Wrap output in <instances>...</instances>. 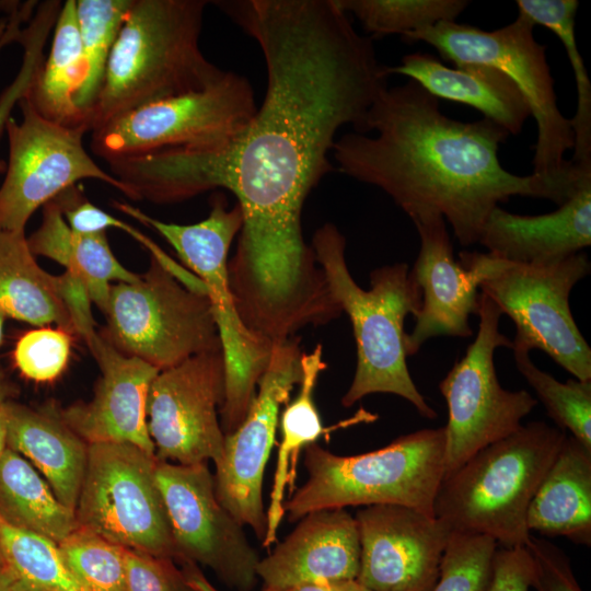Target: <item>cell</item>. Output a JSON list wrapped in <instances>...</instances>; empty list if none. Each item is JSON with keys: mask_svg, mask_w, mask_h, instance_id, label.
<instances>
[{"mask_svg": "<svg viewBox=\"0 0 591 591\" xmlns=\"http://www.w3.org/2000/svg\"><path fill=\"white\" fill-rule=\"evenodd\" d=\"M258 44L266 67L260 107L229 142L172 148L107 161L132 200L178 202L229 190L242 213L229 278L252 329L296 332L336 304L302 232L309 193L333 170L338 130L357 131L387 88V66L336 0L217 3Z\"/></svg>", "mask_w": 591, "mask_h": 591, "instance_id": "cell-1", "label": "cell"}, {"mask_svg": "<svg viewBox=\"0 0 591 591\" xmlns=\"http://www.w3.org/2000/svg\"><path fill=\"white\" fill-rule=\"evenodd\" d=\"M510 135L488 118L461 121L444 115L437 97L408 80L385 88L360 128L337 138L338 170L387 194L413 219L439 215L462 246L478 243L490 212L512 196L571 197L533 174L502 167L498 151Z\"/></svg>", "mask_w": 591, "mask_h": 591, "instance_id": "cell-2", "label": "cell"}, {"mask_svg": "<svg viewBox=\"0 0 591 591\" xmlns=\"http://www.w3.org/2000/svg\"><path fill=\"white\" fill-rule=\"evenodd\" d=\"M206 0H132L112 48L89 131L142 105L201 91L225 71L202 54Z\"/></svg>", "mask_w": 591, "mask_h": 591, "instance_id": "cell-3", "label": "cell"}, {"mask_svg": "<svg viewBox=\"0 0 591 591\" xmlns=\"http://www.w3.org/2000/svg\"><path fill=\"white\" fill-rule=\"evenodd\" d=\"M311 247L333 299L350 320L356 341V371L343 406L373 393H390L405 398L424 418L434 419L437 413L416 387L406 363L405 317L415 316L421 304V290L408 265L373 269L371 288L363 290L348 269L346 240L335 224L318 228Z\"/></svg>", "mask_w": 591, "mask_h": 591, "instance_id": "cell-4", "label": "cell"}, {"mask_svg": "<svg viewBox=\"0 0 591 591\" xmlns=\"http://www.w3.org/2000/svg\"><path fill=\"white\" fill-rule=\"evenodd\" d=\"M566 436L557 426L531 421L479 450L442 478L434 517L452 531L489 536L498 547H525L530 502Z\"/></svg>", "mask_w": 591, "mask_h": 591, "instance_id": "cell-5", "label": "cell"}, {"mask_svg": "<svg viewBox=\"0 0 591 591\" xmlns=\"http://www.w3.org/2000/svg\"><path fill=\"white\" fill-rule=\"evenodd\" d=\"M533 31V22L518 12L514 21L494 31L456 21L440 22L409 33L402 40L424 42L455 67L486 65L510 78L536 121L532 174L573 196L591 184V169L580 167L565 158L573 149V130L570 118L557 105L546 46L535 39Z\"/></svg>", "mask_w": 591, "mask_h": 591, "instance_id": "cell-6", "label": "cell"}, {"mask_svg": "<svg viewBox=\"0 0 591 591\" xmlns=\"http://www.w3.org/2000/svg\"><path fill=\"white\" fill-rule=\"evenodd\" d=\"M444 447V426L399 436L357 455H337L312 443L304 449L308 479L285 501V514L298 521L323 509L399 505L434 517Z\"/></svg>", "mask_w": 591, "mask_h": 591, "instance_id": "cell-7", "label": "cell"}, {"mask_svg": "<svg viewBox=\"0 0 591 591\" xmlns=\"http://www.w3.org/2000/svg\"><path fill=\"white\" fill-rule=\"evenodd\" d=\"M114 207L157 231L177 253L189 271L204 283L217 325L224 360V399L220 408L224 436L245 418L270 355L271 344L251 332L243 323L229 278L228 255L242 227L235 204L228 208L222 195L213 199L206 219L177 224L152 218L120 201Z\"/></svg>", "mask_w": 591, "mask_h": 591, "instance_id": "cell-8", "label": "cell"}, {"mask_svg": "<svg viewBox=\"0 0 591 591\" xmlns=\"http://www.w3.org/2000/svg\"><path fill=\"white\" fill-rule=\"evenodd\" d=\"M467 255L482 274L480 293L515 325L511 349L542 350L575 379L591 380V349L569 306L572 288L590 273L588 255L543 264L512 263L488 252Z\"/></svg>", "mask_w": 591, "mask_h": 591, "instance_id": "cell-9", "label": "cell"}, {"mask_svg": "<svg viewBox=\"0 0 591 591\" xmlns=\"http://www.w3.org/2000/svg\"><path fill=\"white\" fill-rule=\"evenodd\" d=\"M104 315L100 335L119 352L159 371L222 350L207 296L184 286L152 257L136 281L111 287Z\"/></svg>", "mask_w": 591, "mask_h": 591, "instance_id": "cell-10", "label": "cell"}, {"mask_svg": "<svg viewBox=\"0 0 591 591\" xmlns=\"http://www.w3.org/2000/svg\"><path fill=\"white\" fill-rule=\"evenodd\" d=\"M257 105L247 78L233 71L208 88L123 113L91 131V150L103 160L172 148L220 147L250 123Z\"/></svg>", "mask_w": 591, "mask_h": 591, "instance_id": "cell-11", "label": "cell"}, {"mask_svg": "<svg viewBox=\"0 0 591 591\" xmlns=\"http://www.w3.org/2000/svg\"><path fill=\"white\" fill-rule=\"evenodd\" d=\"M157 461L128 443L89 444L79 525L127 549L178 559L155 482Z\"/></svg>", "mask_w": 591, "mask_h": 591, "instance_id": "cell-12", "label": "cell"}, {"mask_svg": "<svg viewBox=\"0 0 591 591\" xmlns=\"http://www.w3.org/2000/svg\"><path fill=\"white\" fill-rule=\"evenodd\" d=\"M476 315L479 324L474 341L439 383L448 406L443 478L479 450L518 430L537 405L529 392L506 390L497 378L495 350L512 348V341L499 331L501 311L479 293Z\"/></svg>", "mask_w": 591, "mask_h": 591, "instance_id": "cell-13", "label": "cell"}, {"mask_svg": "<svg viewBox=\"0 0 591 591\" xmlns=\"http://www.w3.org/2000/svg\"><path fill=\"white\" fill-rule=\"evenodd\" d=\"M22 121L7 118L9 160L0 186V230L24 231L32 215L81 179L101 181L126 196L124 185L100 167L83 147V127L40 116L21 99Z\"/></svg>", "mask_w": 591, "mask_h": 591, "instance_id": "cell-14", "label": "cell"}, {"mask_svg": "<svg viewBox=\"0 0 591 591\" xmlns=\"http://www.w3.org/2000/svg\"><path fill=\"white\" fill-rule=\"evenodd\" d=\"M300 339L271 344L267 366L256 395L241 425L224 438L223 453L216 463V495L223 508L263 541L267 519L263 479L276 442L281 405H287L294 384L302 378Z\"/></svg>", "mask_w": 591, "mask_h": 591, "instance_id": "cell-15", "label": "cell"}, {"mask_svg": "<svg viewBox=\"0 0 591 591\" xmlns=\"http://www.w3.org/2000/svg\"><path fill=\"white\" fill-rule=\"evenodd\" d=\"M160 490L178 559L199 563L236 591L257 582L259 557L244 526L220 503L207 463L183 465L157 461Z\"/></svg>", "mask_w": 591, "mask_h": 591, "instance_id": "cell-16", "label": "cell"}, {"mask_svg": "<svg viewBox=\"0 0 591 591\" xmlns=\"http://www.w3.org/2000/svg\"><path fill=\"white\" fill-rule=\"evenodd\" d=\"M222 350L204 352L160 371L148 397V430L159 461L218 463L224 432L218 406L224 399Z\"/></svg>", "mask_w": 591, "mask_h": 591, "instance_id": "cell-17", "label": "cell"}, {"mask_svg": "<svg viewBox=\"0 0 591 591\" xmlns=\"http://www.w3.org/2000/svg\"><path fill=\"white\" fill-rule=\"evenodd\" d=\"M360 541L356 582L371 591H431L452 530L399 505H372L354 515Z\"/></svg>", "mask_w": 591, "mask_h": 591, "instance_id": "cell-18", "label": "cell"}, {"mask_svg": "<svg viewBox=\"0 0 591 591\" xmlns=\"http://www.w3.org/2000/svg\"><path fill=\"white\" fill-rule=\"evenodd\" d=\"M420 240L419 253L409 273L421 290L415 327L407 334L406 355L414 356L437 336L470 337V316L477 314L482 274L466 251L453 255L447 222L439 215L410 219Z\"/></svg>", "mask_w": 591, "mask_h": 591, "instance_id": "cell-19", "label": "cell"}, {"mask_svg": "<svg viewBox=\"0 0 591 591\" xmlns=\"http://www.w3.org/2000/svg\"><path fill=\"white\" fill-rule=\"evenodd\" d=\"M88 347L101 378L92 399L59 409L61 418L88 444L128 443L155 455L147 406L151 384L160 371L119 352L100 333Z\"/></svg>", "mask_w": 591, "mask_h": 591, "instance_id": "cell-20", "label": "cell"}, {"mask_svg": "<svg viewBox=\"0 0 591 591\" xmlns=\"http://www.w3.org/2000/svg\"><path fill=\"white\" fill-rule=\"evenodd\" d=\"M294 530L257 565L264 588L282 590L310 582L356 581L360 566L357 522L346 509L301 518Z\"/></svg>", "mask_w": 591, "mask_h": 591, "instance_id": "cell-21", "label": "cell"}, {"mask_svg": "<svg viewBox=\"0 0 591 591\" xmlns=\"http://www.w3.org/2000/svg\"><path fill=\"white\" fill-rule=\"evenodd\" d=\"M478 243L518 264L551 263L582 252L591 244V184L549 213L523 216L496 207Z\"/></svg>", "mask_w": 591, "mask_h": 591, "instance_id": "cell-22", "label": "cell"}, {"mask_svg": "<svg viewBox=\"0 0 591 591\" xmlns=\"http://www.w3.org/2000/svg\"><path fill=\"white\" fill-rule=\"evenodd\" d=\"M387 72L408 77L438 100L472 106L509 135H519L531 116L517 85L491 66L467 63L451 68L432 54L417 51L405 55L397 66H387Z\"/></svg>", "mask_w": 591, "mask_h": 591, "instance_id": "cell-23", "label": "cell"}, {"mask_svg": "<svg viewBox=\"0 0 591 591\" xmlns=\"http://www.w3.org/2000/svg\"><path fill=\"white\" fill-rule=\"evenodd\" d=\"M2 412L8 448L24 456L57 498L76 511L89 444L63 421L59 409H33L9 401Z\"/></svg>", "mask_w": 591, "mask_h": 591, "instance_id": "cell-24", "label": "cell"}, {"mask_svg": "<svg viewBox=\"0 0 591 591\" xmlns=\"http://www.w3.org/2000/svg\"><path fill=\"white\" fill-rule=\"evenodd\" d=\"M530 531L591 545V450L567 434L528 513Z\"/></svg>", "mask_w": 591, "mask_h": 591, "instance_id": "cell-25", "label": "cell"}, {"mask_svg": "<svg viewBox=\"0 0 591 591\" xmlns=\"http://www.w3.org/2000/svg\"><path fill=\"white\" fill-rule=\"evenodd\" d=\"M0 311L34 326L55 323L76 334L63 276L50 275L36 263L24 231L0 230Z\"/></svg>", "mask_w": 591, "mask_h": 591, "instance_id": "cell-26", "label": "cell"}, {"mask_svg": "<svg viewBox=\"0 0 591 591\" xmlns=\"http://www.w3.org/2000/svg\"><path fill=\"white\" fill-rule=\"evenodd\" d=\"M32 254L48 257L78 278L91 303L106 312L112 281L134 282L138 274L128 270L115 257L106 232L84 235L67 224L55 199L43 206L39 228L27 239Z\"/></svg>", "mask_w": 591, "mask_h": 591, "instance_id": "cell-27", "label": "cell"}, {"mask_svg": "<svg viewBox=\"0 0 591 591\" xmlns=\"http://www.w3.org/2000/svg\"><path fill=\"white\" fill-rule=\"evenodd\" d=\"M83 74L77 0H67L56 18L49 56L24 88L22 99L47 120L89 131L86 119L74 102Z\"/></svg>", "mask_w": 591, "mask_h": 591, "instance_id": "cell-28", "label": "cell"}, {"mask_svg": "<svg viewBox=\"0 0 591 591\" xmlns=\"http://www.w3.org/2000/svg\"><path fill=\"white\" fill-rule=\"evenodd\" d=\"M300 363L302 378L299 394L286 405L280 418L281 439L266 512V534L262 541L265 548H270L277 542V532L285 515L286 488L289 487L290 495L294 491L296 466L300 452L329 430L324 428L314 402L318 375L326 368L322 345H317L311 352H302Z\"/></svg>", "mask_w": 591, "mask_h": 591, "instance_id": "cell-29", "label": "cell"}, {"mask_svg": "<svg viewBox=\"0 0 591 591\" xmlns=\"http://www.w3.org/2000/svg\"><path fill=\"white\" fill-rule=\"evenodd\" d=\"M0 514L57 544L79 526L76 511L65 506L42 474L10 448L0 457Z\"/></svg>", "mask_w": 591, "mask_h": 591, "instance_id": "cell-30", "label": "cell"}, {"mask_svg": "<svg viewBox=\"0 0 591 591\" xmlns=\"http://www.w3.org/2000/svg\"><path fill=\"white\" fill-rule=\"evenodd\" d=\"M518 12L534 25L545 26L563 43L571 63L577 89V109L570 118L573 130V164L591 169V81L575 36L577 0H518Z\"/></svg>", "mask_w": 591, "mask_h": 591, "instance_id": "cell-31", "label": "cell"}, {"mask_svg": "<svg viewBox=\"0 0 591 591\" xmlns=\"http://www.w3.org/2000/svg\"><path fill=\"white\" fill-rule=\"evenodd\" d=\"M131 3L132 0H77L84 74L74 102L86 124L103 85L112 48Z\"/></svg>", "mask_w": 591, "mask_h": 591, "instance_id": "cell-32", "label": "cell"}, {"mask_svg": "<svg viewBox=\"0 0 591 591\" xmlns=\"http://www.w3.org/2000/svg\"><path fill=\"white\" fill-rule=\"evenodd\" d=\"M0 551L30 590L89 591L67 567L57 543L0 514Z\"/></svg>", "mask_w": 591, "mask_h": 591, "instance_id": "cell-33", "label": "cell"}, {"mask_svg": "<svg viewBox=\"0 0 591 591\" xmlns=\"http://www.w3.org/2000/svg\"><path fill=\"white\" fill-rule=\"evenodd\" d=\"M352 14L370 38L401 37L440 22L455 21L467 8L466 0H336Z\"/></svg>", "mask_w": 591, "mask_h": 591, "instance_id": "cell-34", "label": "cell"}, {"mask_svg": "<svg viewBox=\"0 0 591 591\" xmlns=\"http://www.w3.org/2000/svg\"><path fill=\"white\" fill-rule=\"evenodd\" d=\"M515 367L544 405L556 426L591 450V380L559 382L537 368L530 352L513 349Z\"/></svg>", "mask_w": 591, "mask_h": 591, "instance_id": "cell-35", "label": "cell"}, {"mask_svg": "<svg viewBox=\"0 0 591 591\" xmlns=\"http://www.w3.org/2000/svg\"><path fill=\"white\" fill-rule=\"evenodd\" d=\"M57 545L67 567L89 591H127L125 547L80 525Z\"/></svg>", "mask_w": 591, "mask_h": 591, "instance_id": "cell-36", "label": "cell"}, {"mask_svg": "<svg viewBox=\"0 0 591 591\" xmlns=\"http://www.w3.org/2000/svg\"><path fill=\"white\" fill-rule=\"evenodd\" d=\"M497 548L489 536L452 531L431 591H487Z\"/></svg>", "mask_w": 591, "mask_h": 591, "instance_id": "cell-37", "label": "cell"}, {"mask_svg": "<svg viewBox=\"0 0 591 591\" xmlns=\"http://www.w3.org/2000/svg\"><path fill=\"white\" fill-rule=\"evenodd\" d=\"M70 349V333L59 327L42 326L20 337L14 349V362L25 378L50 382L66 369Z\"/></svg>", "mask_w": 591, "mask_h": 591, "instance_id": "cell-38", "label": "cell"}, {"mask_svg": "<svg viewBox=\"0 0 591 591\" xmlns=\"http://www.w3.org/2000/svg\"><path fill=\"white\" fill-rule=\"evenodd\" d=\"M127 591H195L170 558L125 548Z\"/></svg>", "mask_w": 591, "mask_h": 591, "instance_id": "cell-39", "label": "cell"}, {"mask_svg": "<svg viewBox=\"0 0 591 591\" xmlns=\"http://www.w3.org/2000/svg\"><path fill=\"white\" fill-rule=\"evenodd\" d=\"M525 548L533 565L531 588L536 591H582L570 559L559 547L531 534Z\"/></svg>", "mask_w": 591, "mask_h": 591, "instance_id": "cell-40", "label": "cell"}, {"mask_svg": "<svg viewBox=\"0 0 591 591\" xmlns=\"http://www.w3.org/2000/svg\"><path fill=\"white\" fill-rule=\"evenodd\" d=\"M69 228L79 234L105 233L107 229H118L121 220L86 200L74 185L55 198Z\"/></svg>", "mask_w": 591, "mask_h": 591, "instance_id": "cell-41", "label": "cell"}, {"mask_svg": "<svg viewBox=\"0 0 591 591\" xmlns=\"http://www.w3.org/2000/svg\"><path fill=\"white\" fill-rule=\"evenodd\" d=\"M532 577V558L525 547L497 548L487 591H529Z\"/></svg>", "mask_w": 591, "mask_h": 591, "instance_id": "cell-42", "label": "cell"}, {"mask_svg": "<svg viewBox=\"0 0 591 591\" xmlns=\"http://www.w3.org/2000/svg\"><path fill=\"white\" fill-rule=\"evenodd\" d=\"M357 588L356 581H328L301 583L279 591H356Z\"/></svg>", "mask_w": 591, "mask_h": 591, "instance_id": "cell-43", "label": "cell"}, {"mask_svg": "<svg viewBox=\"0 0 591 591\" xmlns=\"http://www.w3.org/2000/svg\"><path fill=\"white\" fill-rule=\"evenodd\" d=\"M21 577L4 561L0 564V591H28Z\"/></svg>", "mask_w": 591, "mask_h": 591, "instance_id": "cell-44", "label": "cell"}, {"mask_svg": "<svg viewBox=\"0 0 591 591\" xmlns=\"http://www.w3.org/2000/svg\"><path fill=\"white\" fill-rule=\"evenodd\" d=\"M185 579L187 583L195 590V591H218L204 576L200 573L195 565H188L186 566L185 570L183 571ZM264 591H277L269 588H264Z\"/></svg>", "mask_w": 591, "mask_h": 591, "instance_id": "cell-45", "label": "cell"}, {"mask_svg": "<svg viewBox=\"0 0 591 591\" xmlns=\"http://www.w3.org/2000/svg\"><path fill=\"white\" fill-rule=\"evenodd\" d=\"M15 393L13 383L7 375L3 367L0 363V408L9 401Z\"/></svg>", "mask_w": 591, "mask_h": 591, "instance_id": "cell-46", "label": "cell"}, {"mask_svg": "<svg viewBox=\"0 0 591 591\" xmlns=\"http://www.w3.org/2000/svg\"><path fill=\"white\" fill-rule=\"evenodd\" d=\"M8 448V441H7V427H5V420L2 412V407L0 408V457L4 453V451Z\"/></svg>", "mask_w": 591, "mask_h": 591, "instance_id": "cell-47", "label": "cell"}, {"mask_svg": "<svg viewBox=\"0 0 591 591\" xmlns=\"http://www.w3.org/2000/svg\"><path fill=\"white\" fill-rule=\"evenodd\" d=\"M19 30L16 26V23H12L8 31L3 34V36L0 38V49L7 45L8 43L12 42L13 39L19 38Z\"/></svg>", "mask_w": 591, "mask_h": 591, "instance_id": "cell-48", "label": "cell"}, {"mask_svg": "<svg viewBox=\"0 0 591 591\" xmlns=\"http://www.w3.org/2000/svg\"><path fill=\"white\" fill-rule=\"evenodd\" d=\"M5 315L0 311V344L2 343L3 338V325L5 322Z\"/></svg>", "mask_w": 591, "mask_h": 591, "instance_id": "cell-49", "label": "cell"}, {"mask_svg": "<svg viewBox=\"0 0 591 591\" xmlns=\"http://www.w3.org/2000/svg\"><path fill=\"white\" fill-rule=\"evenodd\" d=\"M5 170V164L3 161L0 160V172Z\"/></svg>", "mask_w": 591, "mask_h": 591, "instance_id": "cell-50", "label": "cell"}, {"mask_svg": "<svg viewBox=\"0 0 591 591\" xmlns=\"http://www.w3.org/2000/svg\"><path fill=\"white\" fill-rule=\"evenodd\" d=\"M356 591H371V590L366 589V588L361 587L360 584H358V588H357Z\"/></svg>", "mask_w": 591, "mask_h": 591, "instance_id": "cell-51", "label": "cell"}, {"mask_svg": "<svg viewBox=\"0 0 591 591\" xmlns=\"http://www.w3.org/2000/svg\"><path fill=\"white\" fill-rule=\"evenodd\" d=\"M1 563H4V559H3V556H2L1 551H0V564Z\"/></svg>", "mask_w": 591, "mask_h": 591, "instance_id": "cell-52", "label": "cell"}, {"mask_svg": "<svg viewBox=\"0 0 591 591\" xmlns=\"http://www.w3.org/2000/svg\"><path fill=\"white\" fill-rule=\"evenodd\" d=\"M28 591H38V590H28Z\"/></svg>", "mask_w": 591, "mask_h": 591, "instance_id": "cell-53", "label": "cell"}]
</instances>
